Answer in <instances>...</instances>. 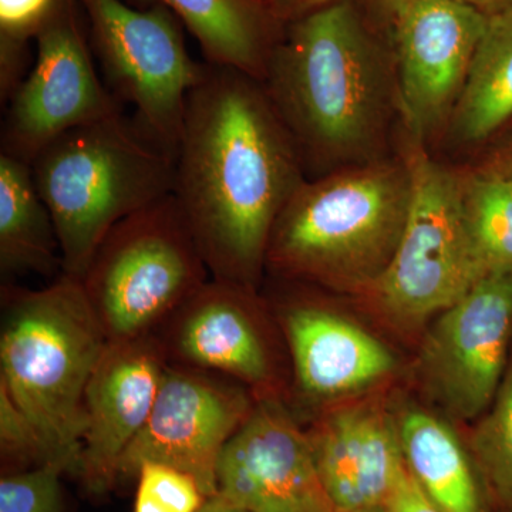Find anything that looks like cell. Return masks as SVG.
Here are the masks:
<instances>
[{
    "mask_svg": "<svg viewBox=\"0 0 512 512\" xmlns=\"http://www.w3.org/2000/svg\"><path fill=\"white\" fill-rule=\"evenodd\" d=\"M168 360L160 336L109 342L84 396L82 471L92 494L119 481L121 457L146 426Z\"/></svg>",
    "mask_w": 512,
    "mask_h": 512,
    "instance_id": "15",
    "label": "cell"
},
{
    "mask_svg": "<svg viewBox=\"0 0 512 512\" xmlns=\"http://www.w3.org/2000/svg\"><path fill=\"white\" fill-rule=\"evenodd\" d=\"M255 402L234 380L168 363L146 426L121 457L120 477H136L151 461L191 474L214 497L222 451Z\"/></svg>",
    "mask_w": 512,
    "mask_h": 512,
    "instance_id": "12",
    "label": "cell"
},
{
    "mask_svg": "<svg viewBox=\"0 0 512 512\" xmlns=\"http://www.w3.org/2000/svg\"><path fill=\"white\" fill-rule=\"evenodd\" d=\"M134 512H198L207 495L191 474L160 463L138 468Z\"/></svg>",
    "mask_w": 512,
    "mask_h": 512,
    "instance_id": "25",
    "label": "cell"
},
{
    "mask_svg": "<svg viewBox=\"0 0 512 512\" xmlns=\"http://www.w3.org/2000/svg\"><path fill=\"white\" fill-rule=\"evenodd\" d=\"M306 180L262 83L205 62L188 94L173 195L211 278L258 289L276 221Z\"/></svg>",
    "mask_w": 512,
    "mask_h": 512,
    "instance_id": "1",
    "label": "cell"
},
{
    "mask_svg": "<svg viewBox=\"0 0 512 512\" xmlns=\"http://www.w3.org/2000/svg\"><path fill=\"white\" fill-rule=\"evenodd\" d=\"M134 8L161 5L183 22L205 62L265 79L285 25L265 0H126Z\"/></svg>",
    "mask_w": 512,
    "mask_h": 512,
    "instance_id": "18",
    "label": "cell"
},
{
    "mask_svg": "<svg viewBox=\"0 0 512 512\" xmlns=\"http://www.w3.org/2000/svg\"><path fill=\"white\" fill-rule=\"evenodd\" d=\"M370 20L392 39V29L397 18L414 0H356Z\"/></svg>",
    "mask_w": 512,
    "mask_h": 512,
    "instance_id": "29",
    "label": "cell"
},
{
    "mask_svg": "<svg viewBox=\"0 0 512 512\" xmlns=\"http://www.w3.org/2000/svg\"><path fill=\"white\" fill-rule=\"evenodd\" d=\"M474 247L488 272L512 268V171L500 157L457 165Z\"/></svg>",
    "mask_w": 512,
    "mask_h": 512,
    "instance_id": "22",
    "label": "cell"
},
{
    "mask_svg": "<svg viewBox=\"0 0 512 512\" xmlns=\"http://www.w3.org/2000/svg\"><path fill=\"white\" fill-rule=\"evenodd\" d=\"M258 289L211 278L158 332L170 363L215 373L255 399L281 397L278 352Z\"/></svg>",
    "mask_w": 512,
    "mask_h": 512,
    "instance_id": "13",
    "label": "cell"
},
{
    "mask_svg": "<svg viewBox=\"0 0 512 512\" xmlns=\"http://www.w3.org/2000/svg\"><path fill=\"white\" fill-rule=\"evenodd\" d=\"M296 389L309 403L332 406L392 376L396 359L376 336L312 293L275 306Z\"/></svg>",
    "mask_w": 512,
    "mask_h": 512,
    "instance_id": "16",
    "label": "cell"
},
{
    "mask_svg": "<svg viewBox=\"0 0 512 512\" xmlns=\"http://www.w3.org/2000/svg\"><path fill=\"white\" fill-rule=\"evenodd\" d=\"M407 470L443 512H484L471 458L454 431L419 407L397 417Z\"/></svg>",
    "mask_w": 512,
    "mask_h": 512,
    "instance_id": "20",
    "label": "cell"
},
{
    "mask_svg": "<svg viewBox=\"0 0 512 512\" xmlns=\"http://www.w3.org/2000/svg\"><path fill=\"white\" fill-rule=\"evenodd\" d=\"M0 453L6 463L25 470L56 464L40 431L3 386H0Z\"/></svg>",
    "mask_w": 512,
    "mask_h": 512,
    "instance_id": "27",
    "label": "cell"
},
{
    "mask_svg": "<svg viewBox=\"0 0 512 512\" xmlns=\"http://www.w3.org/2000/svg\"><path fill=\"white\" fill-rule=\"evenodd\" d=\"M306 433L336 512L386 505L406 461L399 424L382 399L325 407Z\"/></svg>",
    "mask_w": 512,
    "mask_h": 512,
    "instance_id": "17",
    "label": "cell"
},
{
    "mask_svg": "<svg viewBox=\"0 0 512 512\" xmlns=\"http://www.w3.org/2000/svg\"><path fill=\"white\" fill-rule=\"evenodd\" d=\"M218 494L247 512H336L308 433L281 397L256 399L222 451Z\"/></svg>",
    "mask_w": 512,
    "mask_h": 512,
    "instance_id": "14",
    "label": "cell"
},
{
    "mask_svg": "<svg viewBox=\"0 0 512 512\" xmlns=\"http://www.w3.org/2000/svg\"><path fill=\"white\" fill-rule=\"evenodd\" d=\"M349 512H387L386 505H379V507L360 508V510Z\"/></svg>",
    "mask_w": 512,
    "mask_h": 512,
    "instance_id": "34",
    "label": "cell"
},
{
    "mask_svg": "<svg viewBox=\"0 0 512 512\" xmlns=\"http://www.w3.org/2000/svg\"><path fill=\"white\" fill-rule=\"evenodd\" d=\"M30 167L55 221L62 275L76 279L111 229L174 191V158L123 114L67 131Z\"/></svg>",
    "mask_w": 512,
    "mask_h": 512,
    "instance_id": "5",
    "label": "cell"
},
{
    "mask_svg": "<svg viewBox=\"0 0 512 512\" xmlns=\"http://www.w3.org/2000/svg\"><path fill=\"white\" fill-rule=\"evenodd\" d=\"M0 271L3 276L62 275L55 221L37 191L32 167L2 153Z\"/></svg>",
    "mask_w": 512,
    "mask_h": 512,
    "instance_id": "21",
    "label": "cell"
},
{
    "mask_svg": "<svg viewBox=\"0 0 512 512\" xmlns=\"http://www.w3.org/2000/svg\"><path fill=\"white\" fill-rule=\"evenodd\" d=\"M63 474L57 464H45L3 477L0 512H63Z\"/></svg>",
    "mask_w": 512,
    "mask_h": 512,
    "instance_id": "26",
    "label": "cell"
},
{
    "mask_svg": "<svg viewBox=\"0 0 512 512\" xmlns=\"http://www.w3.org/2000/svg\"><path fill=\"white\" fill-rule=\"evenodd\" d=\"M265 2H268L269 5H271L272 0H265Z\"/></svg>",
    "mask_w": 512,
    "mask_h": 512,
    "instance_id": "35",
    "label": "cell"
},
{
    "mask_svg": "<svg viewBox=\"0 0 512 512\" xmlns=\"http://www.w3.org/2000/svg\"><path fill=\"white\" fill-rule=\"evenodd\" d=\"M471 451L495 503L512 512V352L500 389L471 436Z\"/></svg>",
    "mask_w": 512,
    "mask_h": 512,
    "instance_id": "23",
    "label": "cell"
},
{
    "mask_svg": "<svg viewBox=\"0 0 512 512\" xmlns=\"http://www.w3.org/2000/svg\"><path fill=\"white\" fill-rule=\"evenodd\" d=\"M498 157L504 161L505 165L512 171V144L510 147L505 148L503 153L498 154Z\"/></svg>",
    "mask_w": 512,
    "mask_h": 512,
    "instance_id": "33",
    "label": "cell"
},
{
    "mask_svg": "<svg viewBox=\"0 0 512 512\" xmlns=\"http://www.w3.org/2000/svg\"><path fill=\"white\" fill-rule=\"evenodd\" d=\"M211 272L177 198L120 221L80 282L109 342L158 335Z\"/></svg>",
    "mask_w": 512,
    "mask_h": 512,
    "instance_id": "7",
    "label": "cell"
},
{
    "mask_svg": "<svg viewBox=\"0 0 512 512\" xmlns=\"http://www.w3.org/2000/svg\"><path fill=\"white\" fill-rule=\"evenodd\" d=\"M387 512H443L424 494L410 471H403L386 503Z\"/></svg>",
    "mask_w": 512,
    "mask_h": 512,
    "instance_id": "28",
    "label": "cell"
},
{
    "mask_svg": "<svg viewBox=\"0 0 512 512\" xmlns=\"http://www.w3.org/2000/svg\"><path fill=\"white\" fill-rule=\"evenodd\" d=\"M80 19L77 0H63L37 36L35 64L6 104L2 154L30 165L67 131L123 114L96 72Z\"/></svg>",
    "mask_w": 512,
    "mask_h": 512,
    "instance_id": "9",
    "label": "cell"
},
{
    "mask_svg": "<svg viewBox=\"0 0 512 512\" xmlns=\"http://www.w3.org/2000/svg\"><path fill=\"white\" fill-rule=\"evenodd\" d=\"M412 194V170L400 150L375 163L308 178L276 221L266 274L362 296L396 254Z\"/></svg>",
    "mask_w": 512,
    "mask_h": 512,
    "instance_id": "3",
    "label": "cell"
},
{
    "mask_svg": "<svg viewBox=\"0 0 512 512\" xmlns=\"http://www.w3.org/2000/svg\"><path fill=\"white\" fill-rule=\"evenodd\" d=\"M63 0H0V100L8 104L28 76V46L56 15Z\"/></svg>",
    "mask_w": 512,
    "mask_h": 512,
    "instance_id": "24",
    "label": "cell"
},
{
    "mask_svg": "<svg viewBox=\"0 0 512 512\" xmlns=\"http://www.w3.org/2000/svg\"><path fill=\"white\" fill-rule=\"evenodd\" d=\"M77 3L110 92L133 104L134 127L175 160L188 94L205 72V63L188 53L183 22L161 5L140 9L126 0Z\"/></svg>",
    "mask_w": 512,
    "mask_h": 512,
    "instance_id": "8",
    "label": "cell"
},
{
    "mask_svg": "<svg viewBox=\"0 0 512 512\" xmlns=\"http://www.w3.org/2000/svg\"><path fill=\"white\" fill-rule=\"evenodd\" d=\"M261 83L308 178L397 153L402 114L392 39L356 0L286 23Z\"/></svg>",
    "mask_w": 512,
    "mask_h": 512,
    "instance_id": "2",
    "label": "cell"
},
{
    "mask_svg": "<svg viewBox=\"0 0 512 512\" xmlns=\"http://www.w3.org/2000/svg\"><path fill=\"white\" fill-rule=\"evenodd\" d=\"M335 0H272L271 8L284 25Z\"/></svg>",
    "mask_w": 512,
    "mask_h": 512,
    "instance_id": "30",
    "label": "cell"
},
{
    "mask_svg": "<svg viewBox=\"0 0 512 512\" xmlns=\"http://www.w3.org/2000/svg\"><path fill=\"white\" fill-rule=\"evenodd\" d=\"M512 268L494 269L437 316L419 357L424 389L457 420L483 416L511 357Z\"/></svg>",
    "mask_w": 512,
    "mask_h": 512,
    "instance_id": "10",
    "label": "cell"
},
{
    "mask_svg": "<svg viewBox=\"0 0 512 512\" xmlns=\"http://www.w3.org/2000/svg\"><path fill=\"white\" fill-rule=\"evenodd\" d=\"M487 19L458 0H414L394 23L402 130L430 151L463 96Z\"/></svg>",
    "mask_w": 512,
    "mask_h": 512,
    "instance_id": "11",
    "label": "cell"
},
{
    "mask_svg": "<svg viewBox=\"0 0 512 512\" xmlns=\"http://www.w3.org/2000/svg\"><path fill=\"white\" fill-rule=\"evenodd\" d=\"M107 345L80 279L60 275L42 289L2 285L0 386L70 476L82 471L84 396Z\"/></svg>",
    "mask_w": 512,
    "mask_h": 512,
    "instance_id": "4",
    "label": "cell"
},
{
    "mask_svg": "<svg viewBox=\"0 0 512 512\" xmlns=\"http://www.w3.org/2000/svg\"><path fill=\"white\" fill-rule=\"evenodd\" d=\"M512 121V2L490 13L466 89L440 146L477 150Z\"/></svg>",
    "mask_w": 512,
    "mask_h": 512,
    "instance_id": "19",
    "label": "cell"
},
{
    "mask_svg": "<svg viewBox=\"0 0 512 512\" xmlns=\"http://www.w3.org/2000/svg\"><path fill=\"white\" fill-rule=\"evenodd\" d=\"M198 512H247L239 508L238 505L232 504L227 498L217 494L208 498Z\"/></svg>",
    "mask_w": 512,
    "mask_h": 512,
    "instance_id": "31",
    "label": "cell"
},
{
    "mask_svg": "<svg viewBox=\"0 0 512 512\" xmlns=\"http://www.w3.org/2000/svg\"><path fill=\"white\" fill-rule=\"evenodd\" d=\"M458 2L466 3V5L473 6V8L490 15V13L497 12V10L507 6L512 0H458Z\"/></svg>",
    "mask_w": 512,
    "mask_h": 512,
    "instance_id": "32",
    "label": "cell"
},
{
    "mask_svg": "<svg viewBox=\"0 0 512 512\" xmlns=\"http://www.w3.org/2000/svg\"><path fill=\"white\" fill-rule=\"evenodd\" d=\"M397 150L409 161L412 204L392 262L365 299L393 328L414 332L488 274L468 229L457 165L400 130Z\"/></svg>",
    "mask_w": 512,
    "mask_h": 512,
    "instance_id": "6",
    "label": "cell"
}]
</instances>
